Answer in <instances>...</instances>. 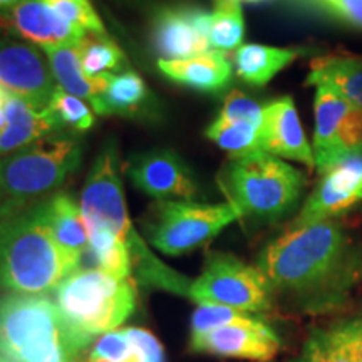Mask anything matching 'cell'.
I'll return each instance as SVG.
<instances>
[{
	"label": "cell",
	"mask_w": 362,
	"mask_h": 362,
	"mask_svg": "<svg viewBox=\"0 0 362 362\" xmlns=\"http://www.w3.org/2000/svg\"><path fill=\"white\" fill-rule=\"evenodd\" d=\"M272 292L310 315L341 310L362 279V245L337 220L285 232L257 259Z\"/></svg>",
	"instance_id": "1"
},
{
	"label": "cell",
	"mask_w": 362,
	"mask_h": 362,
	"mask_svg": "<svg viewBox=\"0 0 362 362\" xmlns=\"http://www.w3.org/2000/svg\"><path fill=\"white\" fill-rule=\"evenodd\" d=\"M81 262L54 237L40 205L0 218V287L8 293L56 292Z\"/></svg>",
	"instance_id": "2"
},
{
	"label": "cell",
	"mask_w": 362,
	"mask_h": 362,
	"mask_svg": "<svg viewBox=\"0 0 362 362\" xmlns=\"http://www.w3.org/2000/svg\"><path fill=\"white\" fill-rule=\"evenodd\" d=\"M79 206L86 225L107 226L126 243L136 282L188 297L192 280L163 264L136 232L126 208L115 144L104 148L94 161L81 193Z\"/></svg>",
	"instance_id": "3"
},
{
	"label": "cell",
	"mask_w": 362,
	"mask_h": 362,
	"mask_svg": "<svg viewBox=\"0 0 362 362\" xmlns=\"http://www.w3.org/2000/svg\"><path fill=\"white\" fill-rule=\"evenodd\" d=\"M56 305L81 349L96 337L119 329L138 302L136 280L99 269H78L56 291Z\"/></svg>",
	"instance_id": "4"
},
{
	"label": "cell",
	"mask_w": 362,
	"mask_h": 362,
	"mask_svg": "<svg viewBox=\"0 0 362 362\" xmlns=\"http://www.w3.org/2000/svg\"><path fill=\"white\" fill-rule=\"evenodd\" d=\"M83 351L47 296H0V356L11 362H74Z\"/></svg>",
	"instance_id": "5"
},
{
	"label": "cell",
	"mask_w": 362,
	"mask_h": 362,
	"mask_svg": "<svg viewBox=\"0 0 362 362\" xmlns=\"http://www.w3.org/2000/svg\"><path fill=\"white\" fill-rule=\"evenodd\" d=\"M220 185L240 218L274 223L298 205L305 176L282 158L257 153L226 163Z\"/></svg>",
	"instance_id": "6"
},
{
	"label": "cell",
	"mask_w": 362,
	"mask_h": 362,
	"mask_svg": "<svg viewBox=\"0 0 362 362\" xmlns=\"http://www.w3.org/2000/svg\"><path fill=\"white\" fill-rule=\"evenodd\" d=\"M83 146L74 136H47L11 155L0 156L4 216L61 187L81 165Z\"/></svg>",
	"instance_id": "7"
},
{
	"label": "cell",
	"mask_w": 362,
	"mask_h": 362,
	"mask_svg": "<svg viewBox=\"0 0 362 362\" xmlns=\"http://www.w3.org/2000/svg\"><path fill=\"white\" fill-rule=\"evenodd\" d=\"M188 298L198 305H223L253 315L274 307V292L259 267L225 252L206 257L202 274L192 280Z\"/></svg>",
	"instance_id": "8"
},
{
	"label": "cell",
	"mask_w": 362,
	"mask_h": 362,
	"mask_svg": "<svg viewBox=\"0 0 362 362\" xmlns=\"http://www.w3.org/2000/svg\"><path fill=\"white\" fill-rule=\"evenodd\" d=\"M149 243L170 257H180L211 242L221 230L242 220L232 203L163 200L153 208Z\"/></svg>",
	"instance_id": "9"
},
{
	"label": "cell",
	"mask_w": 362,
	"mask_h": 362,
	"mask_svg": "<svg viewBox=\"0 0 362 362\" xmlns=\"http://www.w3.org/2000/svg\"><path fill=\"white\" fill-rule=\"evenodd\" d=\"M319 175V183L288 228L337 220L362 203V153L346 155Z\"/></svg>",
	"instance_id": "10"
},
{
	"label": "cell",
	"mask_w": 362,
	"mask_h": 362,
	"mask_svg": "<svg viewBox=\"0 0 362 362\" xmlns=\"http://www.w3.org/2000/svg\"><path fill=\"white\" fill-rule=\"evenodd\" d=\"M282 342L259 315L189 337V351L225 359L269 362L279 354Z\"/></svg>",
	"instance_id": "11"
},
{
	"label": "cell",
	"mask_w": 362,
	"mask_h": 362,
	"mask_svg": "<svg viewBox=\"0 0 362 362\" xmlns=\"http://www.w3.org/2000/svg\"><path fill=\"white\" fill-rule=\"evenodd\" d=\"M0 88L44 111L51 104L57 83L33 45L0 42Z\"/></svg>",
	"instance_id": "12"
},
{
	"label": "cell",
	"mask_w": 362,
	"mask_h": 362,
	"mask_svg": "<svg viewBox=\"0 0 362 362\" xmlns=\"http://www.w3.org/2000/svg\"><path fill=\"white\" fill-rule=\"evenodd\" d=\"M210 12L193 6H170L156 12L153 44L160 59H188L214 51L208 40Z\"/></svg>",
	"instance_id": "13"
},
{
	"label": "cell",
	"mask_w": 362,
	"mask_h": 362,
	"mask_svg": "<svg viewBox=\"0 0 362 362\" xmlns=\"http://www.w3.org/2000/svg\"><path fill=\"white\" fill-rule=\"evenodd\" d=\"M0 27L44 51L78 47L86 39L83 29L62 19L45 0H19L16 6L0 12Z\"/></svg>",
	"instance_id": "14"
},
{
	"label": "cell",
	"mask_w": 362,
	"mask_h": 362,
	"mask_svg": "<svg viewBox=\"0 0 362 362\" xmlns=\"http://www.w3.org/2000/svg\"><path fill=\"white\" fill-rule=\"evenodd\" d=\"M129 176L136 188L160 202H193L197 194L192 171L176 153L168 149L134 158L129 165Z\"/></svg>",
	"instance_id": "15"
},
{
	"label": "cell",
	"mask_w": 362,
	"mask_h": 362,
	"mask_svg": "<svg viewBox=\"0 0 362 362\" xmlns=\"http://www.w3.org/2000/svg\"><path fill=\"white\" fill-rule=\"evenodd\" d=\"M260 144L267 155L302 163L310 170L315 168L314 149L307 141L300 116L291 96L274 99L265 106Z\"/></svg>",
	"instance_id": "16"
},
{
	"label": "cell",
	"mask_w": 362,
	"mask_h": 362,
	"mask_svg": "<svg viewBox=\"0 0 362 362\" xmlns=\"http://www.w3.org/2000/svg\"><path fill=\"white\" fill-rule=\"evenodd\" d=\"M61 126V119L49 107L39 111L29 103L7 93L6 128L0 131V156L30 146L47 138Z\"/></svg>",
	"instance_id": "17"
},
{
	"label": "cell",
	"mask_w": 362,
	"mask_h": 362,
	"mask_svg": "<svg viewBox=\"0 0 362 362\" xmlns=\"http://www.w3.org/2000/svg\"><path fill=\"white\" fill-rule=\"evenodd\" d=\"M158 67L168 79L200 93H218L230 84L233 76V64L218 51L175 61L160 59Z\"/></svg>",
	"instance_id": "18"
},
{
	"label": "cell",
	"mask_w": 362,
	"mask_h": 362,
	"mask_svg": "<svg viewBox=\"0 0 362 362\" xmlns=\"http://www.w3.org/2000/svg\"><path fill=\"white\" fill-rule=\"evenodd\" d=\"M352 104L342 99L327 86H315L314 98V149L315 170L324 171L337 161V139L342 124L352 111Z\"/></svg>",
	"instance_id": "19"
},
{
	"label": "cell",
	"mask_w": 362,
	"mask_h": 362,
	"mask_svg": "<svg viewBox=\"0 0 362 362\" xmlns=\"http://www.w3.org/2000/svg\"><path fill=\"white\" fill-rule=\"evenodd\" d=\"M307 86H327L362 111V56L349 52L325 54L312 61Z\"/></svg>",
	"instance_id": "20"
},
{
	"label": "cell",
	"mask_w": 362,
	"mask_h": 362,
	"mask_svg": "<svg viewBox=\"0 0 362 362\" xmlns=\"http://www.w3.org/2000/svg\"><path fill=\"white\" fill-rule=\"evenodd\" d=\"M47 56L49 67H51L57 88L64 89L72 96L89 101L96 112L99 101L110 88L112 74H103L98 78H89L84 74L81 66V57L78 47H61L44 51Z\"/></svg>",
	"instance_id": "21"
},
{
	"label": "cell",
	"mask_w": 362,
	"mask_h": 362,
	"mask_svg": "<svg viewBox=\"0 0 362 362\" xmlns=\"http://www.w3.org/2000/svg\"><path fill=\"white\" fill-rule=\"evenodd\" d=\"M305 54H309V51L304 49L242 44L233 54V67L240 79L245 81L247 84L262 88Z\"/></svg>",
	"instance_id": "22"
},
{
	"label": "cell",
	"mask_w": 362,
	"mask_h": 362,
	"mask_svg": "<svg viewBox=\"0 0 362 362\" xmlns=\"http://www.w3.org/2000/svg\"><path fill=\"white\" fill-rule=\"evenodd\" d=\"M44 220L59 243L83 259L88 252V228L79 203L67 193H56L39 203Z\"/></svg>",
	"instance_id": "23"
},
{
	"label": "cell",
	"mask_w": 362,
	"mask_h": 362,
	"mask_svg": "<svg viewBox=\"0 0 362 362\" xmlns=\"http://www.w3.org/2000/svg\"><path fill=\"white\" fill-rule=\"evenodd\" d=\"M86 228H88L86 253H89L94 269L104 270L119 279L133 277V264L123 240L107 226L86 225Z\"/></svg>",
	"instance_id": "24"
},
{
	"label": "cell",
	"mask_w": 362,
	"mask_h": 362,
	"mask_svg": "<svg viewBox=\"0 0 362 362\" xmlns=\"http://www.w3.org/2000/svg\"><path fill=\"white\" fill-rule=\"evenodd\" d=\"M300 362H357L346 320L327 329L310 330L302 347Z\"/></svg>",
	"instance_id": "25"
},
{
	"label": "cell",
	"mask_w": 362,
	"mask_h": 362,
	"mask_svg": "<svg viewBox=\"0 0 362 362\" xmlns=\"http://www.w3.org/2000/svg\"><path fill=\"white\" fill-rule=\"evenodd\" d=\"M245 37V19L242 4L237 0H215L214 12H210L208 40L214 51L230 52L238 49Z\"/></svg>",
	"instance_id": "26"
},
{
	"label": "cell",
	"mask_w": 362,
	"mask_h": 362,
	"mask_svg": "<svg viewBox=\"0 0 362 362\" xmlns=\"http://www.w3.org/2000/svg\"><path fill=\"white\" fill-rule=\"evenodd\" d=\"M148 98V88L133 71H126L123 74H112L110 88L99 101L96 115H129L143 106Z\"/></svg>",
	"instance_id": "27"
},
{
	"label": "cell",
	"mask_w": 362,
	"mask_h": 362,
	"mask_svg": "<svg viewBox=\"0 0 362 362\" xmlns=\"http://www.w3.org/2000/svg\"><path fill=\"white\" fill-rule=\"evenodd\" d=\"M206 138L230 155V160L264 153L260 144V128L248 123H228L215 119L205 131Z\"/></svg>",
	"instance_id": "28"
},
{
	"label": "cell",
	"mask_w": 362,
	"mask_h": 362,
	"mask_svg": "<svg viewBox=\"0 0 362 362\" xmlns=\"http://www.w3.org/2000/svg\"><path fill=\"white\" fill-rule=\"evenodd\" d=\"M78 51L84 74L89 78L111 74L110 71H119L126 66L123 51L107 35L86 37L78 45Z\"/></svg>",
	"instance_id": "29"
},
{
	"label": "cell",
	"mask_w": 362,
	"mask_h": 362,
	"mask_svg": "<svg viewBox=\"0 0 362 362\" xmlns=\"http://www.w3.org/2000/svg\"><path fill=\"white\" fill-rule=\"evenodd\" d=\"M49 110L61 119L62 124L74 129L88 131L94 124V110H90L84 99L72 96L61 88L54 90Z\"/></svg>",
	"instance_id": "30"
},
{
	"label": "cell",
	"mask_w": 362,
	"mask_h": 362,
	"mask_svg": "<svg viewBox=\"0 0 362 362\" xmlns=\"http://www.w3.org/2000/svg\"><path fill=\"white\" fill-rule=\"evenodd\" d=\"M62 19L93 35H106L101 17L90 0H45Z\"/></svg>",
	"instance_id": "31"
},
{
	"label": "cell",
	"mask_w": 362,
	"mask_h": 362,
	"mask_svg": "<svg viewBox=\"0 0 362 362\" xmlns=\"http://www.w3.org/2000/svg\"><path fill=\"white\" fill-rule=\"evenodd\" d=\"M253 314L240 312L223 305H208L202 304L194 309L192 315V327H189V337L200 336V334L210 332V330L225 327V325L242 322Z\"/></svg>",
	"instance_id": "32"
},
{
	"label": "cell",
	"mask_w": 362,
	"mask_h": 362,
	"mask_svg": "<svg viewBox=\"0 0 362 362\" xmlns=\"http://www.w3.org/2000/svg\"><path fill=\"white\" fill-rule=\"evenodd\" d=\"M264 115L265 106H260L255 99L248 98L242 90H232L225 98L216 119L228 121V123H248L262 129Z\"/></svg>",
	"instance_id": "33"
},
{
	"label": "cell",
	"mask_w": 362,
	"mask_h": 362,
	"mask_svg": "<svg viewBox=\"0 0 362 362\" xmlns=\"http://www.w3.org/2000/svg\"><path fill=\"white\" fill-rule=\"evenodd\" d=\"M88 362H133V351L126 330L116 329L99 337Z\"/></svg>",
	"instance_id": "34"
},
{
	"label": "cell",
	"mask_w": 362,
	"mask_h": 362,
	"mask_svg": "<svg viewBox=\"0 0 362 362\" xmlns=\"http://www.w3.org/2000/svg\"><path fill=\"white\" fill-rule=\"evenodd\" d=\"M351 29L362 30V0H302Z\"/></svg>",
	"instance_id": "35"
},
{
	"label": "cell",
	"mask_w": 362,
	"mask_h": 362,
	"mask_svg": "<svg viewBox=\"0 0 362 362\" xmlns=\"http://www.w3.org/2000/svg\"><path fill=\"white\" fill-rule=\"evenodd\" d=\"M124 330L133 351V362H166L161 342L149 330L141 327H128Z\"/></svg>",
	"instance_id": "36"
},
{
	"label": "cell",
	"mask_w": 362,
	"mask_h": 362,
	"mask_svg": "<svg viewBox=\"0 0 362 362\" xmlns=\"http://www.w3.org/2000/svg\"><path fill=\"white\" fill-rule=\"evenodd\" d=\"M347 330H349V336L354 346L356 359L357 362H362V315L354 317V319H347Z\"/></svg>",
	"instance_id": "37"
},
{
	"label": "cell",
	"mask_w": 362,
	"mask_h": 362,
	"mask_svg": "<svg viewBox=\"0 0 362 362\" xmlns=\"http://www.w3.org/2000/svg\"><path fill=\"white\" fill-rule=\"evenodd\" d=\"M17 2H19V0H0V12L7 11V8H11L12 6H16Z\"/></svg>",
	"instance_id": "38"
},
{
	"label": "cell",
	"mask_w": 362,
	"mask_h": 362,
	"mask_svg": "<svg viewBox=\"0 0 362 362\" xmlns=\"http://www.w3.org/2000/svg\"><path fill=\"white\" fill-rule=\"evenodd\" d=\"M237 2H245V4H270V2H275V0H237Z\"/></svg>",
	"instance_id": "39"
},
{
	"label": "cell",
	"mask_w": 362,
	"mask_h": 362,
	"mask_svg": "<svg viewBox=\"0 0 362 362\" xmlns=\"http://www.w3.org/2000/svg\"><path fill=\"white\" fill-rule=\"evenodd\" d=\"M2 215H4V198L2 194H0V218H2Z\"/></svg>",
	"instance_id": "40"
},
{
	"label": "cell",
	"mask_w": 362,
	"mask_h": 362,
	"mask_svg": "<svg viewBox=\"0 0 362 362\" xmlns=\"http://www.w3.org/2000/svg\"><path fill=\"white\" fill-rule=\"evenodd\" d=\"M0 362H11V361H7L6 357H2V356H0Z\"/></svg>",
	"instance_id": "41"
}]
</instances>
